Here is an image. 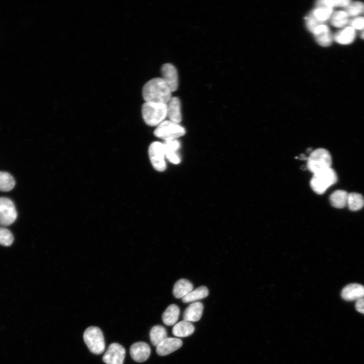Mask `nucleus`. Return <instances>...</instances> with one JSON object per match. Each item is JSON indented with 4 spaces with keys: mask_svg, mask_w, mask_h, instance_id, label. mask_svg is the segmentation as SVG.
I'll return each mask as SVG.
<instances>
[{
    "mask_svg": "<svg viewBox=\"0 0 364 364\" xmlns=\"http://www.w3.org/2000/svg\"><path fill=\"white\" fill-rule=\"evenodd\" d=\"M171 91L161 77H155L144 85L142 96L145 103L167 105L171 97Z\"/></svg>",
    "mask_w": 364,
    "mask_h": 364,
    "instance_id": "1",
    "label": "nucleus"
},
{
    "mask_svg": "<svg viewBox=\"0 0 364 364\" xmlns=\"http://www.w3.org/2000/svg\"><path fill=\"white\" fill-rule=\"evenodd\" d=\"M143 118L147 125L158 126L167 117V105L154 103H145L142 108Z\"/></svg>",
    "mask_w": 364,
    "mask_h": 364,
    "instance_id": "2",
    "label": "nucleus"
},
{
    "mask_svg": "<svg viewBox=\"0 0 364 364\" xmlns=\"http://www.w3.org/2000/svg\"><path fill=\"white\" fill-rule=\"evenodd\" d=\"M337 176L331 167L325 169L313 174L310 185L313 191L318 195H323L336 183Z\"/></svg>",
    "mask_w": 364,
    "mask_h": 364,
    "instance_id": "3",
    "label": "nucleus"
},
{
    "mask_svg": "<svg viewBox=\"0 0 364 364\" xmlns=\"http://www.w3.org/2000/svg\"><path fill=\"white\" fill-rule=\"evenodd\" d=\"M84 341L93 353L100 354L106 349V342L104 335L102 330L95 326L87 328L83 333Z\"/></svg>",
    "mask_w": 364,
    "mask_h": 364,
    "instance_id": "4",
    "label": "nucleus"
},
{
    "mask_svg": "<svg viewBox=\"0 0 364 364\" xmlns=\"http://www.w3.org/2000/svg\"><path fill=\"white\" fill-rule=\"evenodd\" d=\"M332 157L329 152L324 148L312 151L308 158L307 166L313 174L331 167Z\"/></svg>",
    "mask_w": 364,
    "mask_h": 364,
    "instance_id": "5",
    "label": "nucleus"
},
{
    "mask_svg": "<svg viewBox=\"0 0 364 364\" xmlns=\"http://www.w3.org/2000/svg\"><path fill=\"white\" fill-rule=\"evenodd\" d=\"M155 136L164 141L184 136L186 134V129L179 125L170 121H164L155 129Z\"/></svg>",
    "mask_w": 364,
    "mask_h": 364,
    "instance_id": "6",
    "label": "nucleus"
},
{
    "mask_svg": "<svg viewBox=\"0 0 364 364\" xmlns=\"http://www.w3.org/2000/svg\"><path fill=\"white\" fill-rule=\"evenodd\" d=\"M17 217V211L13 202L8 198H0V225L10 226L16 221Z\"/></svg>",
    "mask_w": 364,
    "mask_h": 364,
    "instance_id": "7",
    "label": "nucleus"
},
{
    "mask_svg": "<svg viewBox=\"0 0 364 364\" xmlns=\"http://www.w3.org/2000/svg\"><path fill=\"white\" fill-rule=\"evenodd\" d=\"M148 153L153 167L158 171L165 170L166 166L163 144L159 142H153L149 146Z\"/></svg>",
    "mask_w": 364,
    "mask_h": 364,
    "instance_id": "8",
    "label": "nucleus"
},
{
    "mask_svg": "<svg viewBox=\"0 0 364 364\" xmlns=\"http://www.w3.org/2000/svg\"><path fill=\"white\" fill-rule=\"evenodd\" d=\"M126 350L121 344L112 343L103 357L107 364H123L126 356Z\"/></svg>",
    "mask_w": 364,
    "mask_h": 364,
    "instance_id": "9",
    "label": "nucleus"
},
{
    "mask_svg": "<svg viewBox=\"0 0 364 364\" xmlns=\"http://www.w3.org/2000/svg\"><path fill=\"white\" fill-rule=\"evenodd\" d=\"M162 78L168 86L172 93L178 87V77L177 70L171 63L164 64L161 68Z\"/></svg>",
    "mask_w": 364,
    "mask_h": 364,
    "instance_id": "10",
    "label": "nucleus"
},
{
    "mask_svg": "<svg viewBox=\"0 0 364 364\" xmlns=\"http://www.w3.org/2000/svg\"><path fill=\"white\" fill-rule=\"evenodd\" d=\"M151 348L149 345L144 342H138L132 345L130 354L132 358L136 361L142 362L149 357Z\"/></svg>",
    "mask_w": 364,
    "mask_h": 364,
    "instance_id": "11",
    "label": "nucleus"
},
{
    "mask_svg": "<svg viewBox=\"0 0 364 364\" xmlns=\"http://www.w3.org/2000/svg\"><path fill=\"white\" fill-rule=\"evenodd\" d=\"M312 33L318 44L322 47H329L333 41V36L329 28L325 24L317 26Z\"/></svg>",
    "mask_w": 364,
    "mask_h": 364,
    "instance_id": "12",
    "label": "nucleus"
},
{
    "mask_svg": "<svg viewBox=\"0 0 364 364\" xmlns=\"http://www.w3.org/2000/svg\"><path fill=\"white\" fill-rule=\"evenodd\" d=\"M183 342L178 338L167 337L156 346V352L160 356L168 355L179 349Z\"/></svg>",
    "mask_w": 364,
    "mask_h": 364,
    "instance_id": "13",
    "label": "nucleus"
},
{
    "mask_svg": "<svg viewBox=\"0 0 364 364\" xmlns=\"http://www.w3.org/2000/svg\"><path fill=\"white\" fill-rule=\"evenodd\" d=\"M341 296L346 301H357L364 298V287L357 284L348 285L342 290Z\"/></svg>",
    "mask_w": 364,
    "mask_h": 364,
    "instance_id": "14",
    "label": "nucleus"
},
{
    "mask_svg": "<svg viewBox=\"0 0 364 364\" xmlns=\"http://www.w3.org/2000/svg\"><path fill=\"white\" fill-rule=\"evenodd\" d=\"M355 37V31L347 26L333 35V40L339 44L347 45L352 44L354 41Z\"/></svg>",
    "mask_w": 364,
    "mask_h": 364,
    "instance_id": "15",
    "label": "nucleus"
},
{
    "mask_svg": "<svg viewBox=\"0 0 364 364\" xmlns=\"http://www.w3.org/2000/svg\"><path fill=\"white\" fill-rule=\"evenodd\" d=\"M167 107L169 121L179 124L181 121V104L179 99L172 98L167 104Z\"/></svg>",
    "mask_w": 364,
    "mask_h": 364,
    "instance_id": "16",
    "label": "nucleus"
},
{
    "mask_svg": "<svg viewBox=\"0 0 364 364\" xmlns=\"http://www.w3.org/2000/svg\"><path fill=\"white\" fill-rule=\"evenodd\" d=\"M203 310L204 305L202 303L196 302L191 304L185 312L184 320L190 322L199 321L202 317Z\"/></svg>",
    "mask_w": 364,
    "mask_h": 364,
    "instance_id": "17",
    "label": "nucleus"
},
{
    "mask_svg": "<svg viewBox=\"0 0 364 364\" xmlns=\"http://www.w3.org/2000/svg\"><path fill=\"white\" fill-rule=\"evenodd\" d=\"M194 286L187 280L178 281L173 289V295L176 299H183L193 291Z\"/></svg>",
    "mask_w": 364,
    "mask_h": 364,
    "instance_id": "18",
    "label": "nucleus"
},
{
    "mask_svg": "<svg viewBox=\"0 0 364 364\" xmlns=\"http://www.w3.org/2000/svg\"><path fill=\"white\" fill-rule=\"evenodd\" d=\"M195 327L192 322L184 320L175 324L172 328V334L179 337H186L192 335Z\"/></svg>",
    "mask_w": 364,
    "mask_h": 364,
    "instance_id": "19",
    "label": "nucleus"
},
{
    "mask_svg": "<svg viewBox=\"0 0 364 364\" xmlns=\"http://www.w3.org/2000/svg\"><path fill=\"white\" fill-rule=\"evenodd\" d=\"M179 313V309L176 305H170L162 314V319L163 322L167 326H172L175 324L178 320Z\"/></svg>",
    "mask_w": 364,
    "mask_h": 364,
    "instance_id": "20",
    "label": "nucleus"
},
{
    "mask_svg": "<svg viewBox=\"0 0 364 364\" xmlns=\"http://www.w3.org/2000/svg\"><path fill=\"white\" fill-rule=\"evenodd\" d=\"M349 18L344 10L336 11L333 13L330 19V24L335 28L343 29L348 25Z\"/></svg>",
    "mask_w": 364,
    "mask_h": 364,
    "instance_id": "21",
    "label": "nucleus"
},
{
    "mask_svg": "<svg viewBox=\"0 0 364 364\" xmlns=\"http://www.w3.org/2000/svg\"><path fill=\"white\" fill-rule=\"evenodd\" d=\"M348 194L344 191H336L330 197L331 205L337 209H342L347 206Z\"/></svg>",
    "mask_w": 364,
    "mask_h": 364,
    "instance_id": "22",
    "label": "nucleus"
},
{
    "mask_svg": "<svg viewBox=\"0 0 364 364\" xmlns=\"http://www.w3.org/2000/svg\"><path fill=\"white\" fill-rule=\"evenodd\" d=\"M150 338L152 344L154 346H157L162 341L167 338L166 330L162 326H155L150 330Z\"/></svg>",
    "mask_w": 364,
    "mask_h": 364,
    "instance_id": "23",
    "label": "nucleus"
},
{
    "mask_svg": "<svg viewBox=\"0 0 364 364\" xmlns=\"http://www.w3.org/2000/svg\"><path fill=\"white\" fill-rule=\"evenodd\" d=\"M209 295L208 289L206 287H201L195 291H193L189 295L182 299L185 303H189L202 300L207 298Z\"/></svg>",
    "mask_w": 364,
    "mask_h": 364,
    "instance_id": "24",
    "label": "nucleus"
},
{
    "mask_svg": "<svg viewBox=\"0 0 364 364\" xmlns=\"http://www.w3.org/2000/svg\"><path fill=\"white\" fill-rule=\"evenodd\" d=\"M334 12L333 9L326 8H317L309 15L321 24L330 20Z\"/></svg>",
    "mask_w": 364,
    "mask_h": 364,
    "instance_id": "25",
    "label": "nucleus"
},
{
    "mask_svg": "<svg viewBox=\"0 0 364 364\" xmlns=\"http://www.w3.org/2000/svg\"><path fill=\"white\" fill-rule=\"evenodd\" d=\"M16 181L9 173L0 171V191L8 192L14 189Z\"/></svg>",
    "mask_w": 364,
    "mask_h": 364,
    "instance_id": "26",
    "label": "nucleus"
},
{
    "mask_svg": "<svg viewBox=\"0 0 364 364\" xmlns=\"http://www.w3.org/2000/svg\"><path fill=\"white\" fill-rule=\"evenodd\" d=\"M347 206L350 211H357L364 206L363 198L359 194H349L348 196Z\"/></svg>",
    "mask_w": 364,
    "mask_h": 364,
    "instance_id": "27",
    "label": "nucleus"
},
{
    "mask_svg": "<svg viewBox=\"0 0 364 364\" xmlns=\"http://www.w3.org/2000/svg\"><path fill=\"white\" fill-rule=\"evenodd\" d=\"M351 3L349 0H321L316 3L317 8H326L333 9L334 8L345 9Z\"/></svg>",
    "mask_w": 364,
    "mask_h": 364,
    "instance_id": "28",
    "label": "nucleus"
},
{
    "mask_svg": "<svg viewBox=\"0 0 364 364\" xmlns=\"http://www.w3.org/2000/svg\"><path fill=\"white\" fill-rule=\"evenodd\" d=\"M349 17H359L364 13V4L359 2H351L344 9Z\"/></svg>",
    "mask_w": 364,
    "mask_h": 364,
    "instance_id": "29",
    "label": "nucleus"
},
{
    "mask_svg": "<svg viewBox=\"0 0 364 364\" xmlns=\"http://www.w3.org/2000/svg\"><path fill=\"white\" fill-rule=\"evenodd\" d=\"M14 237L13 233L8 229L0 227V244L10 246L13 243Z\"/></svg>",
    "mask_w": 364,
    "mask_h": 364,
    "instance_id": "30",
    "label": "nucleus"
},
{
    "mask_svg": "<svg viewBox=\"0 0 364 364\" xmlns=\"http://www.w3.org/2000/svg\"><path fill=\"white\" fill-rule=\"evenodd\" d=\"M165 153H177L178 150L180 147V143L177 139H170L164 141L163 143Z\"/></svg>",
    "mask_w": 364,
    "mask_h": 364,
    "instance_id": "31",
    "label": "nucleus"
},
{
    "mask_svg": "<svg viewBox=\"0 0 364 364\" xmlns=\"http://www.w3.org/2000/svg\"><path fill=\"white\" fill-rule=\"evenodd\" d=\"M348 26L355 31H363L364 30V17L359 16L349 20Z\"/></svg>",
    "mask_w": 364,
    "mask_h": 364,
    "instance_id": "32",
    "label": "nucleus"
},
{
    "mask_svg": "<svg viewBox=\"0 0 364 364\" xmlns=\"http://www.w3.org/2000/svg\"><path fill=\"white\" fill-rule=\"evenodd\" d=\"M355 307L358 312L364 314V298L356 301Z\"/></svg>",
    "mask_w": 364,
    "mask_h": 364,
    "instance_id": "33",
    "label": "nucleus"
},
{
    "mask_svg": "<svg viewBox=\"0 0 364 364\" xmlns=\"http://www.w3.org/2000/svg\"><path fill=\"white\" fill-rule=\"evenodd\" d=\"M360 37L361 39L364 40V30L360 32Z\"/></svg>",
    "mask_w": 364,
    "mask_h": 364,
    "instance_id": "34",
    "label": "nucleus"
},
{
    "mask_svg": "<svg viewBox=\"0 0 364 364\" xmlns=\"http://www.w3.org/2000/svg\"><path fill=\"white\" fill-rule=\"evenodd\" d=\"M363 14H364V13H363Z\"/></svg>",
    "mask_w": 364,
    "mask_h": 364,
    "instance_id": "35",
    "label": "nucleus"
}]
</instances>
